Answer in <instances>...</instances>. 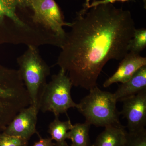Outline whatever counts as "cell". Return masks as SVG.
Segmentation results:
<instances>
[{
    "mask_svg": "<svg viewBox=\"0 0 146 146\" xmlns=\"http://www.w3.org/2000/svg\"><path fill=\"white\" fill-rule=\"evenodd\" d=\"M89 91V94L78 104L77 108L85 118V122L104 127L121 125L114 94L102 91L97 86Z\"/></svg>",
    "mask_w": 146,
    "mask_h": 146,
    "instance_id": "cell-4",
    "label": "cell"
},
{
    "mask_svg": "<svg viewBox=\"0 0 146 146\" xmlns=\"http://www.w3.org/2000/svg\"><path fill=\"white\" fill-rule=\"evenodd\" d=\"M134 1L135 0H94L92 3H90L91 0H85V3L84 4L88 8H91V7H94L100 5L108 4H113V3L117 1L126 2Z\"/></svg>",
    "mask_w": 146,
    "mask_h": 146,
    "instance_id": "cell-17",
    "label": "cell"
},
{
    "mask_svg": "<svg viewBox=\"0 0 146 146\" xmlns=\"http://www.w3.org/2000/svg\"><path fill=\"white\" fill-rule=\"evenodd\" d=\"M28 141L3 133H0V146H28Z\"/></svg>",
    "mask_w": 146,
    "mask_h": 146,
    "instance_id": "cell-16",
    "label": "cell"
},
{
    "mask_svg": "<svg viewBox=\"0 0 146 146\" xmlns=\"http://www.w3.org/2000/svg\"><path fill=\"white\" fill-rule=\"evenodd\" d=\"M123 108L120 115L127 121L128 132L145 129L146 125V90L122 100Z\"/></svg>",
    "mask_w": 146,
    "mask_h": 146,
    "instance_id": "cell-7",
    "label": "cell"
},
{
    "mask_svg": "<svg viewBox=\"0 0 146 146\" xmlns=\"http://www.w3.org/2000/svg\"><path fill=\"white\" fill-rule=\"evenodd\" d=\"M66 33L56 64L73 86L90 90L97 86L103 68L111 60H122L129 52L136 30L129 11L112 4L83 8Z\"/></svg>",
    "mask_w": 146,
    "mask_h": 146,
    "instance_id": "cell-1",
    "label": "cell"
},
{
    "mask_svg": "<svg viewBox=\"0 0 146 146\" xmlns=\"http://www.w3.org/2000/svg\"><path fill=\"white\" fill-rule=\"evenodd\" d=\"M146 47L145 28L136 29L129 45V52L140 54Z\"/></svg>",
    "mask_w": 146,
    "mask_h": 146,
    "instance_id": "cell-14",
    "label": "cell"
},
{
    "mask_svg": "<svg viewBox=\"0 0 146 146\" xmlns=\"http://www.w3.org/2000/svg\"></svg>",
    "mask_w": 146,
    "mask_h": 146,
    "instance_id": "cell-20",
    "label": "cell"
},
{
    "mask_svg": "<svg viewBox=\"0 0 146 146\" xmlns=\"http://www.w3.org/2000/svg\"><path fill=\"white\" fill-rule=\"evenodd\" d=\"M122 125L105 127L91 146H125L127 131Z\"/></svg>",
    "mask_w": 146,
    "mask_h": 146,
    "instance_id": "cell-11",
    "label": "cell"
},
{
    "mask_svg": "<svg viewBox=\"0 0 146 146\" xmlns=\"http://www.w3.org/2000/svg\"><path fill=\"white\" fill-rule=\"evenodd\" d=\"M39 110L33 106H29L16 115L3 131V133L23 138L29 141L35 133L37 115Z\"/></svg>",
    "mask_w": 146,
    "mask_h": 146,
    "instance_id": "cell-8",
    "label": "cell"
},
{
    "mask_svg": "<svg viewBox=\"0 0 146 146\" xmlns=\"http://www.w3.org/2000/svg\"><path fill=\"white\" fill-rule=\"evenodd\" d=\"M146 65V57L139 54L129 52L122 59L117 70L103 84L105 88L115 83L128 81L140 68Z\"/></svg>",
    "mask_w": 146,
    "mask_h": 146,
    "instance_id": "cell-9",
    "label": "cell"
},
{
    "mask_svg": "<svg viewBox=\"0 0 146 146\" xmlns=\"http://www.w3.org/2000/svg\"><path fill=\"white\" fill-rule=\"evenodd\" d=\"M125 146H146L145 129L136 132H127Z\"/></svg>",
    "mask_w": 146,
    "mask_h": 146,
    "instance_id": "cell-15",
    "label": "cell"
},
{
    "mask_svg": "<svg viewBox=\"0 0 146 146\" xmlns=\"http://www.w3.org/2000/svg\"><path fill=\"white\" fill-rule=\"evenodd\" d=\"M30 8L33 12L31 16L33 23L54 36L60 48L66 34L63 27H70L71 23L64 21L57 3L55 0H30Z\"/></svg>",
    "mask_w": 146,
    "mask_h": 146,
    "instance_id": "cell-6",
    "label": "cell"
},
{
    "mask_svg": "<svg viewBox=\"0 0 146 146\" xmlns=\"http://www.w3.org/2000/svg\"><path fill=\"white\" fill-rule=\"evenodd\" d=\"M91 125L86 122L76 123L68 131V139L72 142L71 146H91L89 132Z\"/></svg>",
    "mask_w": 146,
    "mask_h": 146,
    "instance_id": "cell-13",
    "label": "cell"
},
{
    "mask_svg": "<svg viewBox=\"0 0 146 146\" xmlns=\"http://www.w3.org/2000/svg\"><path fill=\"white\" fill-rule=\"evenodd\" d=\"M72 86L65 71L60 69L46 84L41 98L39 110L44 113L52 112L55 117H59L60 114H66L70 108H77L78 104L74 102L71 96Z\"/></svg>",
    "mask_w": 146,
    "mask_h": 146,
    "instance_id": "cell-5",
    "label": "cell"
},
{
    "mask_svg": "<svg viewBox=\"0 0 146 146\" xmlns=\"http://www.w3.org/2000/svg\"><path fill=\"white\" fill-rule=\"evenodd\" d=\"M19 9H26L30 7V0H8Z\"/></svg>",
    "mask_w": 146,
    "mask_h": 146,
    "instance_id": "cell-19",
    "label": "cell"
},
{
    "mask_svg": "<svg viewBox=\"0 0 146 146\" xmlns=\"http://www.w3.org/2000/svg\"><path fill=\"white\" fill-rule=\"evenodd\" d=\"M58 117H55L54 120L50 123L48 131L52 140L55 141V146H70L66 140L68 139V131L71 130L73 125L70 120L62 121Z\"/></svg>",
    "mask_w": 146,
    "mask_h": 146,
    "instance_id": "cell-12",
    "label": "cell"
},
{
    "mask_svg": "<svg viewBox=\"0 0 146 146\" xmlns=\"http://www.w3.org/2000/svg\"><path fill=\"white\" fill-rule=\"evenodd\" d=\"M18 70L27 91L31 105L39 111L42 94L50 68L42 58L37 47L27 46L26 50L17 58Z\"/></svg>",
    "mask_w": 146,
    "mask_h": 146,
    "instance_id": "cell-3",
    "label": "cell"
},
{
    "mask_svg": "<svg viewBox=\"0 0 146 146\" xmlns=\"http://www.w3.org/2000/svg\"><path fill=\"white\" fill-rule=\"evenodd\" d=\"M146 90V65L138 70L128 81L119 85L114 95L117 101Z\"/></svg>",
    "mask_w": 146,
    "mask_h": 146,
    "instance_id": "cell-10",
    "label": "cell"
},
{
    "mask_svg": "<svg viewBox=\"0 0 146 146\" xmlns=\"http://www.w3.org/2000/svg\"><path fill=\"white\" fill-rule=\"evenodd\" d=\"M55 143L50 138H42L40 137L39 141L35 142L32 146H55Z\"/></svg>",
    "mask_w": 146,
    "mask_h": 146,
    "instance_id": "cell-18",
    "label": "cell"
},
{
    "mask_svg": "<svg viewBox=\"0 0 146 146\" xmlns=\"http://www.w3.org/2000/svg\"><path fill=\"white\" fill-rule=\"evenodd\" d=\"M30 104L18 70L0 65V133L19 112Z\"/></svg>",
    "mask_w": 146,
    "mask_h": 146,
    "instance_id": "cell-2",
    "label": "cell"
}]
</instances>
